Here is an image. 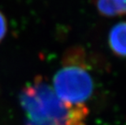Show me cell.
I'll use <instances>...</instances> for the list:
<instances>
[{
	"label": "cell",
	"mask_w": 126,
	"mask_h": 125,
	"mask_svg": "<svg viewBox=\"0 0 126 125\" xmlns=\"http://www.w3.org/2000/svg\"><path fill=\"white\" fill-rule=\"evenodd\" d=\"M110 49L119 57L126 58V21L115 25L109 32Z\"/></svg>",
	"instance_id": "3"
},
{
	"label": "cell",
	"mask_w": 126,
	"mask_h": 125,
	"mask_svg": "<svg viewBox=\"0 0 126 125\" xmlns=\"http://www.w3.org/2000/svg\"><path fill=\"white\" fill-rule=\"evenodd\" d=\"M99 14L107 17L126 15V0H96Z\"/></svg>",
	"instance_id": "4"
},
{
	"label": "cell",
	"mask_w": 126,
	"mask_h": 125,
	"mask_svg": "<svg viewBox=\"0 0 126 125\" xmlns=\"http://www.w3.org/2000/svg\"><path fill=\"white\" fill-rule=\"evenodd\" d=\"M7 31V22L6 17L0 12V42L5 38Z\"/></svg>",
	"instance_id": "5"
},
{
	"label": "cell",
	"mask_w": 126,
	"mask_h": 125,
	"mask_svg": "<svg viewBox=\"0 0 126 125\" xmlns=\"http://www.w3.org/2000/svg\"><path fill=\"white\" fill-rule=\"evenodd\" d=\"M81 47H72L64 53L62 66L53 78V89L63 102L85 105L93 94L94 84Z\"/></svg>",
	"instance_id": "2"
},
{
	"label": "cell",
	"mask_w": 126,
	"mask_h": 125,
	"mask_svg": "<svg viewBox=\"0 0 126 125\" xmlns=\"http://www.w3.org/2000/svg\"><path fill=\"white\" fill-rule=\"evenodd\" d=\"M20 102L25 125H86V106L63 102L42 76L23 88Z\"/></svg>",
	"instance_id": "1"
}]
</instances>
